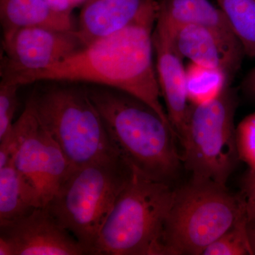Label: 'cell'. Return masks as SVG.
Masks as SVG:
<instances>
[{
    "label": "cell",
    "instance_id": "cell-1",
    "mask_svg": "<svg viewBox=\"0 0 255 255\" xmlns=\"http://www.w3.org/2000/svg\"><path fill=\"white\" fill-rule=\"evenodd\" d=\"M159 6L157 0H147L126 27L95 40L44 70L11 78L21 86L56 81L116 89L141 100L172 128L161 101L154 63L153 34Z\"/></svg>",
    "mask_w": 255,
    "mask_h": 255
},
{
    "label": "cell",
    "instance_id": "cell-2",
    "mask_svg": "<svg viewBox=\"0 0 255 255\" xmlns=\"http://www.w3.org/2000/svg\"><path fill=\"white\" fill-rule=\"evenodd\" d=\"M85 86L111 143L128 165L153 180H173L182 162L173 128L150 107L126 92Z\"/></svg>",
    "mask_w": 255,
    "mask_h": 255
},
{
    "label": "cell",
    "instance_id": "cell-3",
    "mask_svg": "<svg viewBox=\"0 0 255 255\" xmlns=\"http://www.w3.org/2000/svg\"><path fill=\"white\" fill-rule=\"evenodd\" d=\"M45 82L35 88L26 105L60 146L73 169L119 156L85 85Z\"/></svg>",
    "mask_w": 255,
    "mask_h": 255
},
{
    "label": "cell",
    "instance_id": "cell-4",
    "mask_svg": "<svg viewBox=\"0 0 255 255\" xmlns=\"http://www.w3.org/2000/svg\"><path fill=\"white\" fill-rule=\"evenodd\" d=\"M175 190L132 169L101 230L95 255H165L164 233Z\"/></svg>",
    "mask_w": 255,
    "mask_h": 255
},
{
    "label": "cell",
    "instance_id": "cell-5",
    "mask_svg": "<svg viewBox=\"0 0 255 255\" xmlns=\"http://www.w3.org/2000/svg\"><path fill=\"white\" fill-rule=\"evenodd\" d=\"M131 175L119 156L86 164L72 171L45 206L95 255L101 230Z\"/></svg>",
    "mask_w": 255,
    "mask_h": 255
},
{
    "label": "cell",
    "instance_id": "cell-6",
    "mask_svg": "<svg viewBox=\"0 0 255 255\" xmlns=\"http://www.w3.org/2000/svg\"><path fill=\"white\" fill-rule=\"evenodd\" d=\"M247 215V200L227 187L191 181L175 190L164 233L165 255H201Z\"/></svg>",
    "mask_w": 255,
    "mask_h": 255
},
{
    "label": "cell",
    "instance_id": "cell-7",
    "mask_svg": "<svg viewBox=\"0 0 255 255\" xmlns=\"http://www.w3.org/2000/svg\"><path fill=\"white\" fill-rule=\"evenodd\" d=\"M237 101L226 87L216 98L191 105L181 157L191 181L227 187L240 160L234 117Z\"/></svg>",
    "mask_w": 255,
    "mask_h": 255
},
{
    "label": "cell",
    "instance_id": "cell-8",
    "mask_svg": "<svg viewBox=\"0 0 255 255\" xmlns=\"http://www.w3.org/2000/svg\"><path fill=\"white\" fill-rule=\"evenodd\" d=\"M12 131L17 147L11 159L40 205L45 206L74 169L26 104Z\"/></svg>",
    "mask_w": 255,
    "mask_h": 255
},
{
    "label": "cell",
    "instance_id": "cell-9",
    "mask_svg": "<svg viewBox=\"0 0 255 255\" xmlns=\"http://www.w3.org/2000/svg\"><path fill=\"white\" fill-rule=\"evenodd\" d=\"M91 255L46 206L0 222V255Z\"/></svg>",
    "mask_w": 255,
    "mask_h": 255
},
{
    "label": "cell",
    "instance_id": "cell-10",
    "mask_svg": "<svg viewBox=\"0 0 255 255\" xmlns=\"http://www.w3.org/2000/svg\"><path fill=\"white\" fill-rule=\"evenodd\" d=\"M5 58L1 77L14 78L41 71L68 58L85 45L75 31L42 26L20 28L2 40Z\"/></svg>",
    "mask_w": 255,
    "mask_h": 255
},
{
    "label": "cell",
    "instance_id": "cell-11",
    "mask_svg": "<svg viewBox=\"0 0 255 255\" xmlns=\"http://www.w3.org/2000/svg\"><path fill=\"white\" fill-rule=\"evenodd\" d=\"M153 42L161 96L179 142L185 130L191 107L188 98L184 58L176 48L172 32L159 17L154 31Z\"/></svg>",
    "mask_w": 255,
    "mask_h": 255
},
{
    "label": "cell",
    "instance_id": "cell-12",
    "mask_svg": "<svg viewBox=\"0 0 255 255\" xmlns=\"http://www.w3.org/2000/svg\"><path fill=\"white\" fill-rule=\"evenodd\" d=\"M172 33L179 54L191 63L220 69L230 78L241 66L245 53L235 35L199 25L179 26Z\"/></svg>",
    "mask_w": 255,
    "mask_h": 255
},
{
    "label": "cell",
    "instance_id": "cell-13",
    "mask_svg": "<svg viewBox=\"0 0 255 255\" xmlns=\"http://www.w3.org/2000/svg\"><path fill=\"white\" fill-rule=\"evenodd\" d=\"M147 0H84L76 32L85 46L122 29L140 12Z\"/></svg>",
    "mask_w": 255,
    "mask_h": 255
},
{
    "label": "cell",
    "instance_id": "cell-14",
    "mask_svg": "<svg viewBox=\"0 0 255 255\" xmlns=\"http://www.w3.org/2000/svg\"><path fill=\"white\" fill-rule=\"evenodd\" d=\"M0 20L3 39L20 28L31 26L76 30L72 14L57 11L48 0H0Z\"/></svg>",
    "mask_w": 255,
    "mask_h": 255
},
{
    "label": "cell",
    "instance_id": "cell-15",
    "mask_svg": "<svg viewBox=\"0 0 255 255\" xmlns=\"http://www.w3.org/2000/svg\"><path fill=\"white\" fill-rule=\"evenodd\" d=\"M159 17L171 31L185 25H199L234 35L222 10L209 0H164Z\"/></svg>",
    "mask_w": 255,
    "mask_h": 255
},
{
    "label": "cell",
    "instance_id": "cell-16",
    "mask_svg": "<svg viewBox=\"0 0 255 255\" xmlns=\"http://www.w3.org/2000/svg\"><path fill=\"white\" fill-rule=\"evenodd\" d=\"M42 207L10 159L0 167V222L11 221Z\"/></svg>",
    "mask_w": 255,
    "mask_h": 255
},
{
    "label": "cell",
    "instance_id": "cell-17",
    "mask_svg": "<svg viewBox=\"0 0 255 255\" xmlns=\"http://www.w3.org/2000/svg\"><path fill=\"white\" fill-rule=\"evenodd\" d=\"M245 54L255 58V0H217Z\"/></svg>",
    "mask_w": 255,
    "mask_h": 255
},
{
    "label": "cell",
    "instance_id": "cell-18",
    "mask_svg": "<svg viewBox=\"0 0 255 255\" xmlns=\"http://www.w3.org/2000/svg\"><path fill=\"white\" fill-rule=\"evenodd\" d=\"M229 79V75L220 69L189 63L186 68V82L191 105L216 98L228 86Z\"/></svg>",
    "mask_w": 255,
    "mask_h": 255
},
{
    "label": "cell",
    "instance_id": "cell-19",
    "mask_svg": "<svg viewBox=\"0 0 255 255\" xmlns=\"http://www.w3.org/2000/svg\"><path fill=\"white\" fill-rule=\"evenodd\" d=\"M248 224L246 215L210 245L203 255H253Z\"/></svg>",
    "mask_w": 255,
    "mask_h": 255
},
{
    "label": "cell",
    "instance_id": "cell-20",
    "mask_svg": "<svg viewBox=\"0 0 255 255\" xmlns=\"http://www.w3.org/2000/svg\"><path fill=\"white\" fill-rule=\"evenodd\" d=\"M20 87L19 84L11 79L2 77L0 83V140L11 131L14 125Z\"/></svg>",
    "mask_w": 255,
    "mask_h": 255
},
{
    "label": "cell",
    "instance_id": "cell-21",
    "mask_svg": "<svg viewBox=\"0 0 255 255\" xmlns=\"http://www.w3.org/2000/svg\"><path fill=\"white\" fill-rule=\"evenodd\" d=\"M236 133L240 160L255 170V112L241 121Z\"/></svg>",
    "mask_w": 255,
    "mask_h": 255
},
{
    "label": "cell",
    "instance_id": "cell-22",
    "mask_svg": "<svg viewBox=\"0 0 255 255\" xmlns=\"http://www.w3.org/2000/svg\"><path fill=\"white\" fill-rule=\"evenodd\" d=\"M242 194L247 201H255V170H249L243 179Z\"/></svg>",
    "mask_w": 255,
    "mask_h": 255
},
{
    "label": "cell",
    "instance_id": "cell-23",
    "mask_svg": "<svg viewBox=\"0 0 255 255\" xmlns=\"http://www.w3.org/2000/svg\"><path fill=\"white\" fill-rule=\"evenodd\" d=\"M49 4L60 12L72 14L74 6V0H48Z\"/></svg>",
    "mask_w": 255,
    "mask_h": 255
},
{
    "label": "cell",
    "instance_id": "cell-24",
    "mask_svg": "<svg viewBox=\"0 0 255 255\" xmlns=\"http://www.w3.org/2000/svg\"><path fill=\"white\" fill-rule=\"evenodd\" d=\"M245 87L248 93L255 98V66L248 75L245 82Z\"/></svg>",
    "mask_w": 255,
    "mask_h": 255
},
{
    "label": "cell",
    "instance_id": "cell-25",
    "mask_svg": "<svg viewBox=\"0 0 255 255\" xmlns=\"http://www.w3.org/2000/svg\"><path fill=\"white\" fill-rule=\"evenodd\" d=\"M248 234H249L252 251H253V255H255V222H249V224H248Z\"/></svg>",
    "mask_w": 255,
    "mask_h": 255
},
{
    "label": "cell",
    "instance_id": "cell-26",
    "mask_svg": "<svg viewBox=\"0 0 255 255\" xmlns=\"http://www.w3.org/2000/svg\"><path fill=\"white\" fill-rule=\"evenodd\" d=\"M247 215L249 222H255V201H247Z\"/></svg>",
    "mask_w": 255,
    "mask_h": 255
}]
</instances>
